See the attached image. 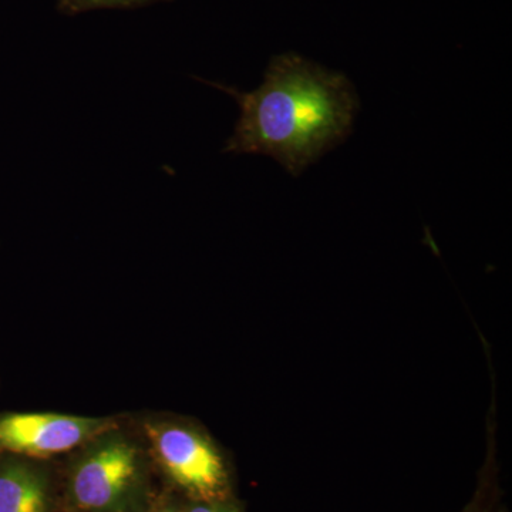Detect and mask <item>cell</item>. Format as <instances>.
<instances>
[{
	"label": "cell",
	"mask_w": 512,
	"mask_h": 512,
	"mask_svg": "<svg viewBox=\"0 0 512 512\" xmlns=\"http://www.w3.org/2000/svg\"><path fill=\"white\" fill-rule=\"evenodd\" d=\"M46 478L12 454H0V512H46Z\"/></svg>",
	"instance_id": "5b68a950"
},
{
	"label": "cell",
	"mask_w": 512,
	"mask_h": 512,
	"mask_svg": "<svg viewBox=\"0 0 512 512\" xmlns=\"http://www.w3.org/2000/svg\"><path fill=\"white\" fill-rule=\"evenodd\" d=\"M116 429L111 419L57 413H0V454L46 458Z\"/></svg>",
	"instance_id": "277c9868"
},
{
	"label": "cell",
	"mask_w": 512,
	"mask_h": 512,
	"mask_svg": "<svg viewBox=\"0 0 512 512\" xmlns=\"http://www.w3.org/2000/svg\"><path fill=\"white\" fill-rule=\"evenodd\" d=\"M491 507H493V505H491L490 500H488V494L484 488V491H478L476 497L464 508L463 512H491Z\"/></svg>",
	"instance_id": "52a82bcc"
},
{
	"label": "cell",
	"mask_w": 512,
	"mask_h": 512,
	"mask_svg": "<svg viewBox=\"0 0 512 512\" xmlns=\"http://www.w3.org/2000/svg\"><path fill=\"white\" fill-rule=\"evenodd\" d=\"M147 436L161 466L174 483L200 503L227 500V468L207 437L177 424H148Z\"/></svg>",
	"instance_id": "7a4b0ae2"
},
{
	"label": "cell",
	"mask_w": 512,
	"mask_h": 512,
	"mask_svg": "<svg viewBox=\"0 0 512 512\" xmlns=\"http://www.w3.org/2000/svg\"><path fill=\"white\" fill-rule=\"evenodd\" d=\"M173 0H56L57 10L62 15L77 16L93 10L137 9Z\"/></svg>",
	"instance_id": "8992f818"
},
{
	"label": "cell",
	"mask_w": 512,
	"mask_h": 512,
	"mask_svg": "<svg viewBox=\"0 0 512 512\" xmlns=\"http://www.w3.org/2000/svg\"><path fill=\"white\" fill-rule=\"evenodd\" d=\"M138 471L136 447L107 433L74 467L70 478L74 505L90 512L119 511L136 488Z\"/></svg>",
	"instance_id": "3957f363"
},
{
	"label": "cell",
	"mask_w": 512,
	"mask_h": 512,
	"mask_svg": "<svg viewBox=\"0 0 512 512\" xmlns=\"http://www.w3.org/2000/svg\"><path fill=\"white\" fill-rule=\"evenodd\" d=\"M188 512H239L234 505L227 504V501L220 503H201L192 507Z\"/></svg>",
	"instance_id": "ba28073f"
},
{
	"label": "cell",
	"mask_w": 512,
	"mask_h": 512,
	"mask_svg": "<svg viewBox=\"0 0 512 512\" xmlns=\"http://www.w3.org/2000/svg\"><path fill=\"white\" fill-rule=\"evenodd\" d=\"M153 512H181L180 510H177L175 507H171V505H165V507L157 508L156 511Z\"/></svg>",
	"instance_id": "9c48e42d"
},
{
	"label": "cell",
	"mask_w": 512,
	"mask_h": 512,
	"mask_svg": "<svg viewBox=\"0 0 512 512\" xmlns=\"http://www.w3.org/2000/svg\"><path fill=\"white\" fill-rule=\"evenodd\" d=\"M241 107L225 153L262 154L302 174L352 130L359 103L352 83L295 53L275 56L254 92L220 86Z\"/></svg>",
	"instance_id": "6da1fadb"
}]
</instances>
